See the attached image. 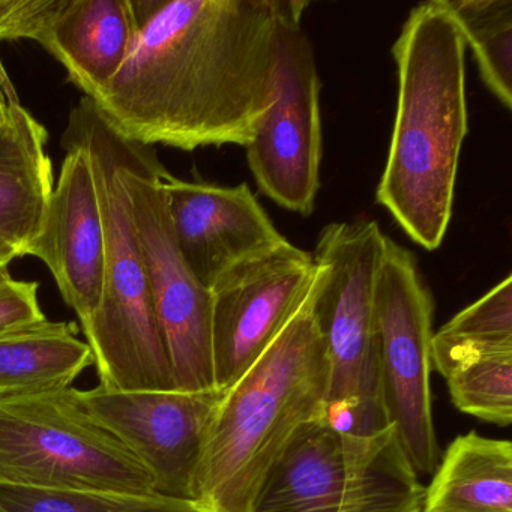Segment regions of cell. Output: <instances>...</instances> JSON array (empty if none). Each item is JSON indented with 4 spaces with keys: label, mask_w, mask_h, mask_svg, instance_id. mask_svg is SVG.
I'll use <instances>...</instances> for the list:
<instances>
[{
    "label": "cell",
    "mask_w": 512,
    "mask_h": 512,
    "mask_svg": "<svg viewBox=\"0 0 512 512\" xmlns=\"http://www.w3.org/2000/svg\"><path fill=\"white\" fill-rule=\"evenodd\" d=\"M139 32L98 112L140 145L247 148L274 100L281 32L304 0H133Z\"/></svg>",
    "instance_id": "6da1fadb"
},
{
    "label": "cell",
    "mask_w": 512,
    "mask_h": 512,
    "mask_svg": "<svg viewBox=\"0 0 512 512\" xmlns=\"http://www.w3.org/2000/svg\"><path fill=\"white\" fill-rule=\"evenodd\" d=\"M466 50L445 0L413 8L392 46L397 113L376 200L428 251L442 245L451 224L469 133Z\"/></svg>",
    "instance_id": "7a4b0ae2"
},
{
    "label": "cell",
    "mask_w": 512,
    "mask_h": 512,
    "mask_svg": "<svg viewBox=\"0 0 512 512\" xmlns=\"http://www.w3.org/2000/svg\"><path fill=\"white\" fill-rule=\"evenodd\" d=\"M316 283L274 343L221 398L196 479L194 500L209 511L250 512L293 437L323 419L328 358L313 314Z\"/></svg>",
    "instance_id": "3957f363"
},
{
    "label": "cell",
    "mask_w": 512,
    "mask_h": 512,
    "mask_svg": "<svg viewBox=\"0 0 512 512\" xmlns=\"http://www.w3.org/2000/svg\"><path fill=\"white\" fill-rule=\"evenodd\" d=\"M61 142L85 149L94 170L104 229L100 307L83 332L101 388L173 391L172 365L155 313L142 247L122 175L119 133L83 97L71 110Z\"/></svg>",
    "instance_id": "277c9868"
},
{
    "label": "cell",
    "mask_w": 512,
    "mask_h": 512,
    "mask_svg": "<svg viewBox=\"0 0 512 512\" xmlns=\"http://www.w3.org/2000/svg\"><path fill=\"white\" fill-rule=\"evenodd\" d=\"M385 239L373 220L332 223L320 233L313 253L319 265L313 314L328 358L323 421L352 436H374L389 428L380 398L374 310Z\"/></svg>",
    "instance_id": "5b68a950"
},
{
    "label": "cell",
    "mask_w": 512,
    "mask_h": 512,
    "mask_svg": "<svg viewBox=\"0 0 512 512\" xmlns=\"http://www.w3.org/2000/svg\"><path fill=\"white\" fill-rule=\"evenodd\" d=\"M424 493L391 427L352 436L319 419L293 437L250 512H421Z\"/></svg>",
    "instance_id": "8992f818"
},
{
    "label": "cell",
    "mask_w": 512,
    "mask_h": 512,
    "mask_svg": "<svg viewBox=\"0 0 512 512\" xmlns=\"http://www.w3.org/2000/svg\"><path fill=\"white\" fill-rule=\"evenodd\" d=\"M0 484L155 494L148 470L71 386L0 395Z\"/></svg>",
    "instance_id": "52a82bcc"
},
{
    "label": "cell",
    "mask_w": 512,
    "mask_h": 512,
    "mask_svg": "<svg viewBox=\"0 0 512 512\" xmlns=\"http://www.w3.org/2000/svg\"><path fill=\"white\" fill-rule=\"evenodd\" d=\"M119 152L176 389L214 391L211 292L194 277L176 244L161 185L167 169L154 148L121 134Z\"/></svg>",
    "instance_id": "ba28073f"
},
{
    "label": "cell",
    "mask_w": 512,
    "mask_h": 512,
    "mask_svg": "<svg viewBox=\"0 0 512 512\" xmlns=\"http://www.w3.org/2000/svg\"><path fill=\"white\" fill-rule=\"evenodd\" d=\"M383 413L416 475L440 461L431 407L434 299L415 256L386 236L374 287Z\"/></svg>",
    "instance_id": "9c48e42d"
},
{
    "label": "cell",
    "mask_w": 512,
    "mask_h": 512,
    "mask_svg": "<svg viewBox=\"0 0 512 512\" xmlns=\"http://www.w3.org/2000/svg\"><path fill=\"white\" fill-rule=\"evenodd\" d=\"M320 83L313 44L293 20L281 32L274 100L247 146L259 190L290 212L310 217L316 208L322 164Z\"/></svg>",
    "instance_id": "30bf717a"
},
{
    "label": "cell",
    "mask_w": 512,
    "mask_h": 512,
    "mask_svg": "<svg viewBox=\"0 0 512 512\" xmlns=\"http://www.w3.org/2000/svg\"><path fill=\"white\" fill-rule=\"evenodd\" d=\"M319 275L313 254L284 239L224 272L209 289L215 388H232L274 343Z\"/></svg>",
    "instance_id": "8fae6325"
},
{
    "label": "cell",
    "mask_w": 512,
    "mask_h": 512,
    "mask_svg": "<svg viewBox=\"0 0 512 512\" xmlns=\"http://www.w3.org/2000/svg\"><path fill=\"white\" fill-rule=\"evenodd\" d=\"M86 409L143 464L154 493L196 499V479L223 391H80Z\"/></svg>",
    "instance_id": "7c38bea8"
},
{
    "label": "cell",
    "mask_w": 512,
    "mask_h": 512,
    "mask_svg": "<svg viewBox=\"0 0 512 512\" xmlns=\"http://www.w3.org/2000/svg\"><path fill=\"white\" fill-rule=\"evenodd\" d=\"M161 185L179 251L208 290L242 260L286 239L247 184L221 187L167 172Z\"/></svg>",
    "instance_id": "4fadbf2b"
},
{
    "label": "cell",
    "mask_w": 512,
    "mask_h": 512,
    "mask_svg": "<svg viewBox=\"0 0 512 512\" xmlns=\"http://www.w3.org/2000/svg\"><path fill=\"white\" fill-rule=\"evenodd\" d=\"M61 143L65 149L61 175L26 256L37 257L49 268L83 329L94 319L103 293V218L88 154L74 143Z\"/></svg>",
    "instance_id": "5bb4252c"
},
{
    "label": "cell",
    "mask_w": 512,
    "mask_h": 512,
    "mask_svg": "<svg viewBox=\"0 0 512 512\" xmlns=\"http://www.w3.org/2000/svg\"><path fill=\"white\" fill-rule=\"evenodd\" d=\"M137 32L133 0H61L38 44L94 100L127 61Z\"/></svg>",
    "instance_id": "9a60e30c"
},
{
    "label": "cell",
    "mask_w": 512,
    "mask_h": 512,
    "mask_svg": "<svg viewBox=\"0 0 512 512\" xmlns=\"http://www.w3.org/2000/svg\"><path fill=\"white\" fill-rule=\"evenodd\" d=\"M46 127L22 103L0 125V241L26 256L55 188Z\"/></svg>",
    "instance_id": "2e32d148"
},
{
    "label": "cell",
    "mask_w": 512,
    "mask_h": 512,
    "mask_svg": "<svg viewBox=\"0 0 512 512\" xmlns=\"http://www.w3.org/2000/svg\"><path fill=\"white\" fill-rule=\"evenodd\" d=\"M421 512H512L511 442L458 436L425 487Z\"/></svg>",
    "instance_id": "e0dca14e"
},
{
    "label": "cell",
    "mask_w": 512,
    "mask_h": 512,
    "mask_svg": "<svg viewBox=\"0 0 512 512\" xmlns=\"http://www.w3.org/2000/svg\"><path fill=\"white\" fill-rule=\"evenodd\" d=\"M94 365L74 322H44L0 332V395L70 388Z\"/></svg>",
    "instance_id": "ac0fdd59"
},
{
    "label": "cell",
    "mask_w": 512,
    "mask_h": 512,
    "mask_svg": "<svg viewBox=\"0 0 512 512\" xmlns=\"http://www.w3.org/2000/svg\"><path fill=\"white\" fill-rule=\"evenodd\" d=\"M431 362L467 415L508 427L512 421V343H454L431 338Z\"/></svg>",
    "instance_id": "d6986e66"
},
{
    "label": "cell",
    "mask_w": 512,
    "mask_h": 512,
    "mask_svg": "<svg viewBox=\"0 0 512 512\" xmlns=\"http://www.w3.org/2000/svg\"><path fill=\"white\" fill-rule=\"evenodd\" d=\"M472 49L482 82L512 109V0H445Z\"/></svg>",
    "instance_id": "ffe728a7"
},
{
    "label": "cell",
    "mask_w": 512,
    "mask_h": 512,
    "mask_svg": "<svg viewBox=\"0 0 512 512\" xmlns=\"http://www.w3.org/2000/svg\"><path fill=\"white\" fill-rule=\"evenodd\" d=\"M0 512H212L196 500L92 488L0 484Z\"/></svg>",
    "instance_id": "44dd1931"
},
{
    "label": "cell",
    "mask_w": 512,
    "mask_h": 512,
    "mask_svg": "<svg viewBox=\"0 0 512 512\" xmlns=\"http://www.w3.org/2000/svg\"><path fill=\"white\" fill-rule=\"evenodd\" d=\"M434 337L457 343H512L511 275L452 317Z\"/></svg>",
    "instance_id": "7402d4cb"
},
{
    "label": "cell",
    "mask_w": 512,
    "mask_h": 512,
    "mask_svg": "<svg viewBox=\"0 0 512 512\" xmlns=\"http://www.w3.org/2000/svg\"><path fill=\"white\" fill-rule=\"evenodd\" d=\"M61 0H0V41H40Z\"/></svg>",
    "instance_id": "603a6c76"
},
{
    "label": "cell",
    "mask_w": 512,
    "mask_h": 512,
    "mask_svg": "<svg viewBox=\"0 0 512 512\" xmlns=\"http://www.w3.org/2000/svg\"><path fill=\"white\" fill-rule=\"evenodd\" d=\"M38 290L37 281L16 280L10 274L0 277V332L47 320Z\"/></svg>",
    "instance_id": "cb8c5ba5"
},
{
    "label": "cell",
    "mask_w": 512,
    "mask_h": 512,
    "mask_svg": "<svg viewBox=\"0 0 512 512\" xmlns=\"http://www.w3.org/2000/svg\"><path fill=\"white\" fill-rule=\"evenodd\" d=\"M16 89L5 71L4 64L0 61V125L7 121L14 107L19 104Z\"/></svg>",
    "instance_id": "d4e9b609"
},
{
    "label": "cell",
    "mask_w": 512,
    "mask_h": 512,
    "mask_svg": "<svg viewBox=\"0 0 512 512\" xmlns=\"http://www.w3.org/2000/svg\"><path fill=\"white\" fill-rule=\"evenodd\" d=\"M19 257V253L14 248L0 241V277L10 274V263L13 260L19 259Z\"/></svg>",
    "instance_id": "484cf974"
}]
</instances>
